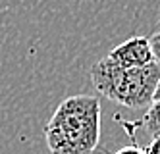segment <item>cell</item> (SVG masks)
<instances>
[{
	"label": "cell",
	"mask_w": 160,
	"mask_h": 154,
	"mask_svg": "<svg viewBox=\"0 0 160 154\" xmlns=\"http://www.w3.org/2000/svg\"><path fill=\"white\" fill-rule=\"evenodd\" d=\"M143 152H145V154H160V139H158V137L152 139L151 143L143 148Z\"/></svg>",
	"instance_id": "6"
},
{
	"label": "cell",
	"mask_w": 160,
	"mask_h": 154,
	"mask_svg": "<svg viewBox=\"0 0 160 154\" xmlns=\"http://www.w3.org/2000/svg\"><path fill=\"white\" fill-rule=\"evenodd\" d=\"M91 83L108 100L123 108L141 110L154 102V92L160 81V64L145 67H122L110 58H102L91 67Z\"/></svg>",
	"instance_id": "2"
},
{
	"label": "cell",
	"mask_w": 160,
	"mask_h": 154,
	"mask_svg": "<svg viewBox=\"0 0 160 154\" xmlns=\"http://www.w3.org/2000/svg\"><path fill=\"white\" fill-rule=\"evenodd\" d=\"M108 58L122 67H145L154 64L148 37H131L123 41L108 52Z\"/></svg>",
	"instance_id": "3"
},
{
	"label": "cell",
	"mask_w": 160,
	"mask_h": 154,
	"mask_svg": "<svg viewBox=\"0 0 160 154\" xmlns=\"http://www.w3.org/2000/svg\"><path fill=\"white\" fill-rule=\"evenodd\" d=\"M148 42H151V50H152V56H154V62L160 64V31L154 33L152 37H148Z\"/></svg>",
	"instance_id": "5"
},
{
	"label": "cell",
	"mask_w": 160,
	"mask_h": 154,
	"mask_svg": "<svg viewBox=\"0 0 160 154\" xmlns=\"http://www.w3.org/2000/svg\"><path fill=\"white\" fill-rule=\"evenodd\" d=\"M141 125L152 135V139H156V137L160 139V100H154L147 108L143 120H141Z\"/></svg>",
	"instance_id": "4"
},
{
	"label": "cell",
	"mask_w": 160,
	"mask_h": 154,
	"mask_svg": "<svg viewBox=\"0 0 160 154\" xmlns=\"http://www.w3.org/2000/svg\"><path fill=\"white\" fill-rule=\"evenodd\" d=\"M50 154H95L100 141V102L93 94H73L58 104L44 125Z\"/></svg>",
	"instance_id": "1"
},
{
	"label": "cell",
	"mask_w": 160,
	"mask_h": 154,
	"mask_svg": "<svg viewBox=\"0 0 160 154\" xmlns=\"http://www.w3.org/2000/svg\"><path fill=\"white\" fill-rule=\"evenodd\" d=\"M154 100H160V81H158V87H156V92H154Z\"/></svg>",
	"instance_id": "8"
},
{
	"label": "cell",
	"mask_w": 160,
	"mask_h": 154,
	"mask_svg": "<svg viewBox=\"0 0 160 154\" xmlns=\"http://www.w3.org/2000/svg\"><path fill=\"white\" fill-rule=\"evenodd\" d=\"M112 154H145V152H143V148H139L137 145H128V147H123V148L112 152Z\"/></svg>",
	"instance_id": "7"
}]
</instances>
